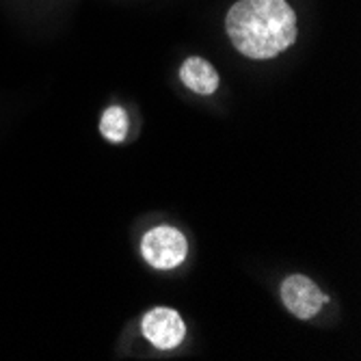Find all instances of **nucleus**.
I'll return each mask as SVG.
<instances>
[{"instance_id":"1","label":"nucleus","mask_w":361,"mask_h":361,"mask_svg":"<svg viewBox=\"0 0 361 361\" xmlns=\"http://www.w3.org/2000/svg\"><path fill=\"white\" fill-rule=\"evenodd\" d=\"M234 48L249 59H273L297 42V16L286 0H238L225 18Z\"/></svg>"},{"instance_id":"2","label":"nucleus","mask_w":361,"mask_h":361,"mask_svg":"<svg viewBox=\"0 0 361 361\" xmlns=\"http://www.w3.org/2000/svg\"><path fill=\"white\" fill-rule=\"evenodd\" d=\"M188 245L182 232H178L176 227L160 225L154 227L143 236L141 243V253L147 259V264L160 271H169L180 267L186 257Z\"/></svg>"},{"instance_id":"3","label":"nucleus","mask_w":361,"mask_h":361,"mask_svg":"<svg viewBox=\"0 0 361 361\" xmlns=\"http://www.w3.org/2000/svg\"><path fill=\"white\" fill-rule=\"evenodd\" d=\"M281 301L292 316L310 320L322 310V305L329 301V297L322 294L320 288L310 277L290 275L281 283Z\"/></svg>"},{"instance_id":"4","label":"nucleus","mask_w":361,"mask_h":361,"mask_svg":"<svg viewBox=\"0 0 361 361\" xmlns=\"http://www.w3.org/2000/svg\"><path fill=\"white\" fill-rule=\"evenodd\" d=\"M143 336L160 350L176 348L186 334V326L176 310L169 307H156L147 312L141 320Z\"/></svg>"},{"instance_id":"5","label":"nucleus","mask_w":361,"mask_h":361,"mask_svg":"<svg viewBox=\"0 0 361 361\" xmlns=\"http://www.w3.org/2000/svg\"><path fill=\"white\" fill-rule=\"evenodd\" d=\"M182 82L200 95H210L219 89V74L212 65L200 56H190L184 61L182 70H180Z\"/></svg>"},{"instance_id":"6","label":"nucleus","mask_w":361,"mask_h":361,"mask_svg":"<svg viewBox=\"0 0 361 361\" xmlns=\"http://www.w3.org/2000/svg\"><path fill=\"white\" fill-rule=\"evenodd\" d=\"M100 133L106 141L121 143L128 135V115L121 106H111L102 115L100 121Z\"/></svg>"}]
</instances>
